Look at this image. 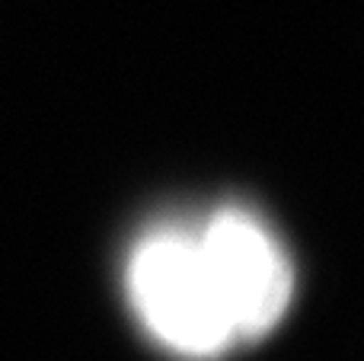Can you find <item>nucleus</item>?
Returning <instances> with one entry per match:
<instances>
[{
	"instance_id": "f257e3e1",
	"label": "nucleus",
	"mask_w": 364,
	"mask_h": 361,
	"mask_svg": "<svg viewBox=\"0 0 364 361\" xmlns=\"http://www.w3.org/2000/svg\"><path fill=\"white\" fill-rule=\"evenodd\" d=\"M128 288L147 330L179 355L211 358L237 339L198 240L182 234L147 237L132 256Z\"/></svg>"
},
{
	"instance_id": "f03ea898",
	"label": "nucleus",
	"mask_w": 364,
	"mask_h": 361,
	"mask_svg": "<svg viewBox=\"0 0 364 361\" xmlns=\"http://www.w3.org/2000/svg\"><path fill=\"white\" fill-rule=\"evenodd\" d=\"M198 247L233 336H265L291 301V266L282 247L243 211H220Z\"/></svg>"
}]
</instances>
